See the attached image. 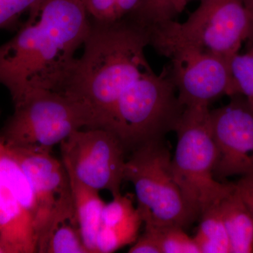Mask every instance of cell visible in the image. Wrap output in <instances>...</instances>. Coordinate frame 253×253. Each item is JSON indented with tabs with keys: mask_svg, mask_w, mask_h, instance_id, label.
Masks as SVG:
<instances>
[{
	"mask_svg": "<svg viewBox=\"0 0 253 253\" xmlns=\"http://www.w3.org/2000/svg\"><path fill=\"white\" fill-rule=\"evenodd\" d=\"M82 0H41L14 38L0 45V84L14 104L36 89L62 90L91 28Z\"/></svg>",
	"mask_w": 253,
	"mask_h": 253,
	"instance_id": "obj_1",
	"label": "cell"
},
{
	"mask_svg": "<svg viewBox=\"0 0 253 253\" xmlns=\"http://www.w3.org/2000/svg\"><path fill=\"white\" fill-rule=\"evenodd\" d=\"M147 30L130 20L91 23L84 52L75 59L61 91L85 105L96 127L107 129L123 91L151 68L145 56Z\"/></svg>",
	"mask_w": 253,
	"mask_h": 253,
	"instance_id": "obj_2",
	"label": "cell"
},
{
	"mask_svg": "<svg viewBox=\"0 0 253 253\" xmlns=\"http://www.w3.org/2000/svg\"><path fill=\"white\" fill-rule=\"evenodd\" d=\"M149 32L150 44L166 56L191 49L230 59L249 39L251 20L242 0H201L184 22L168 20Z\"/></svg>",
	"mask_w": 253,
	"mask_h": 253,
	"instance_id": "obj_3",
	"label": "cell"
},
{
	"mask_svg": "<svg viewBox=\"0 0 253 253\" xmlns=\"http://www.w3.org/2000/svg\"><path fill=\"white\" fill-rule=\"evenodd\" d=\"M210 112L208 106L185 107L174 129L176 146L171 161L173 175L197 216L236 187V184L221 182L214 177L217 150Z\"/></svg>",
	"mask_w": 253,
	"mask_h": 253,
	"instance_id": "obj_4",
	"label": "cell"
},
{
	"mask_svg": "<svg viewBox=\"0 0 253 253\" xmlns=\"http://www.w3.org/2000/svg\"><path fill=\"white\" fill-rule=\"evenodd\" d=\"M184 109L168 71L158 75L150 68L123 91L106 129L117 135L126 151H134L163 141L174 131Z\"/></svg>",
	"mask_w": 253,
	"mask_h": 253,
	"instance_id": "obj_5",
	"label": "cell"
},
{
	"mask_svg": "<svg viewBox=\"0 0 253 253\" xmlns=\"http://www.w3.org/2000/svg\"><path fill=\"white\" fill-rule=\"evenodd\" d=\"M96 127L91 111L63 91L36 89L14 104V112L0 129L9 148L51 152L74 131Z\"/></svg>",
	"mask_w": 253,
	"mask_h": 253,
	"instance_id": "obj_6",
	"label": "cell"
},
{
	"mask_svg": "<svg viewBox=\"0 0 253 253\" xmlns=\"http://www.w3.org/2000/svg\"><path fill=\"white\" fill-rule=\"evenodd\" d=\"M171 161L161 141L134 150L126 161L124 179L134 186L136 208L146 226L184 228L198 217L176 182Z\"/></svg>",
	"mask_w": 253,
	"mask_h": 253,
	"instance_id": "obj_7",
	"label": "cell"
},
{
	"mask_svg": "<svg viewBox=\"0 0 253 253\" xmlns=\"http://www.w3.org/2000/svg\"><path fill=\"white\" fill-rule=\"evenodd\" d=\"M61 161L75 178L96 191L121 194L126 150L116 134L104 128L74 131L60 144Z\"/></svg>",
	"mask_w": 253,
	"mask_h": 253,
	"instance_id": "obj_8",
	"label": "cell"
},
{
	"mask_svg": "<svg viewBox=\"0 0 253 253\" xmlns=\"http://www.w3.org/2000/svg\"><path fill=\"white\" fill-rule=\"evenodd\" d=\"M9 149L26 173L36 198L35 231L38 253H43L55 226L65 219L76 217L69 175L62 161L51 152Z\"/></svg>",
	"mask_w": 253,
	"mask_h": 253,
	"instance_id": "obj_9",
	"label": "cell"
},
{
	"mask_svg": "<svg viewBox=\"0 0 253 253\" xmlns=\"http://www.w3.org/2000/svg\"><path fill=\"white\" fill-rule=\"evenodd\" d=\"M167 57L168 74L184 108L209 106L221 96L238 94L229 59L191 49L174 50Z\"/></svg>",
	"mask_w": 253,
	"mask_h": 253,
	"instance_id": "obj_10",
	"label": "cell"
},
{
	"mask_svg": "<svg viewBox=\"0 0 253 253\" xmlns=\"http://www.w3.org/2000/svg\"><path fill=\"white\" fill-rule=\"evenodd\" d=\"M217 150L214 177L253 174V109L247 101H231L210 112Z\"/></svg>",
	"mask_w": 253,
	"mask_h": 253,
	"instance_id": "obj_11",
	"label": "cell"
},
{
	"mask_svg": "<svg viewBox=\"0 0 253 253\" xmlns=\"http://www.w3.org/2000/svg\"><path fill=\"white\" fill-rule=\"evenodd\" d=\"M38 253L34 217L0 184V253Z\"/></svg>",
	"mask_w": 253,
	"mask_h": 253,
	"instance_id": "obj_12",
	"label": "cell"
},
{
	"mask_svg": "<svg viewBox=\"0 0 253 253\" xmlns=\"http://www.w3.org/2000/svg\"><path fill=\"white\" fill-rule=\"evenodd\" d=\"M231 253H253V216L237 184L218 203Z\"/></svg>",
	"mask_w": 253,
	"mask_h": 253,
	"instance_id": "obj_13",
	"label": "cell"
},
{
	"mask_svg": "<svg viewBox=\"0 0 253 253\" xmlns=\"http://www.w3.org/2000/svg\"><path fill=\"white\" fill-rule=\"evenodd\" d=\"M73 204L83 241L89 253H96V237L101 224L105 202L99 191L84 185L68 173Z\"/></svg>",
	"mask_w": 253,
	"mask_h": 253,
	"instance_id": "obj_14",
	"label": "cell"
},
{
	"mask_svg": "<svg viewBox=\"0 0 253 253\" xmlns=\"http://www.w3.org/2000/svg\"><path fill=\"white\" fill-rule=\"evenodd\" d=\"M0 184L9 190L36 219L37 204L31 184L11 150L0 141Z\"/></svg>",
	"mask_w": 253,
	"mask_h": 253,
	"instance_id": "obj_15",
	"label": "cell"
},
{
	"mask_svg": "<svg viewBox=\"0 0 253 253\" xmlns=\"http://www.w3.org/2000/svg\"><path fill=\"white\" fill-rule=\"evenodd\" d=\"M218 204L201 214V221L194 238L201 253H231L230 244Z\"/></svg>",
	"mask_w": 253,
	"mask_h": 253,
	"instance_id": "obj_16",
	"label": "cell"
},
{
	"mask_svg": "<svg viewBox=\"0 0 253 253\" xmlns=\"http://www.w3.org/2000/svg\"><path fill=\"white\" fill-rule=\"evenodd\" d=\"M143 220L139 211L129 219L111 226H101L96 237V253L116 252L131 246L139 237Z\"/></svg>",
	"mask_w": 253,
	"mask_h": 253,
	"instance_id": "obj_17",
	"label": "cell"
},
{
	"mask_svg": "<svg viewBox=\"0 0 253 253\" xmlns=\"http://www.w3.org/2000/svg\"><path fill=\"white\" fill-rule=\"evenodd\" d=\"M43 253H89L77 217L65 219L55 226L48 236Z\"/></svg>",
	"mask_w": 253,
	"mask_h": 253,
	"instance_id": "obj_18",
	"label": "cell"
},
{
	"mask_svg": "<svg viewBox=\"0 0 253 253\" xmlns=\"http://www.w3.org/2000/svg\"><path fill=\"white\" fill-rule=\"evenodd\" d=\"M151 228L157 236L161 253H201L194 238L176 226H146Z\"/></svg>",
	"mask_w": 253,
	"mask_h": 253,
	"instance_id": "obj_19",
	"label": "cell"
},
{
	"mask_svg": "<svg viewBox=\"0 0 253 253\" xmlns=\"http://www.w3.org/2000/svg\"><path fill=\"white\" fill-rule=\"evenodd\" d=\"M229 63L238 94L244 95L253 109V48L244 54H234Z\"/></svg>",
	"mask_w": 253,
	"mask_h": 253,
	"instance_id": "obj_20",
	"label": "cell"
},
{
	"mask_svg": "<svg viewBox=\"0 0 253 253\" xmlns=\"http://www.w3.org/2000/svg\"><path fill=\"white\" fill-rule=\"evenodd\" d=\"M41 0H0V29L16 27L21 15Z\"/></svg>",
	"mask_w": 253,
	"mask_h": 253,
	"instance_id": "obj_21",
	"label": "cell"
},
{
	"mask_svg": "<svg viewBox=\"0 0 253 253\" xmlns=\"http://www.w3.org/2000/svg\"><path fill=\"white\" fill-rule=\"evenodd\" d=\"M93 22L111 24L120 22L117 14L118 0H82Z\"/></svg>",
	"mask_w": 253,
	"mask_h": 253,
	"instance_id": "obj_22",
	"label": "cell"
},
{
	"mask_svg": "<svg viewBox=\"0 0 253 253\" xmlns=\"http://www.w3.org/2000/svg\"><path fill=\"white\" fill-rule=\"evenodd\" d=\"M191 1L193 0H150L149 8L158 21H168L180 14Z\"/></svg>",
	"mask_w": 253,
	"mask_h": 253,
	"instance_id": "obj_23",
	"label": "cell"
},
{
	"mask_svg": "<svg viewBox=\"0 0 253 253\" xmlns=\"http://www.w3.org/2000/svg\"><path fill=\"white\" fill-rule=\"evenodd\" d=\"M129 253H161L157 236L151 228L145 226L144 232L131 245Z\"/></svg>",
	"mask_w": 253,
	"mask_h": 253,
	"instance_id": "obj_24",
	"label": "cell"
},
{
	"mask_svg": "<svg viewBox=\"0 0 253 253\" xmlns=\"http://www.w3.org/2000/svg\"><path fill=\"white\" fill-rule=\"evenodd\" d=\"M238 187L242 194L243 197L249 206L250 211L252 212L253 216V189L246 182L244 179H241L237 184Z\"/></svg>",
	"mask_w": 253,
	"mask_h": 253,
	"instance_id": "obj_25",
	"label": "cell"
},
{
	"mask_svg": "<svg viewBox=\"0 0 253 253\" xmlns=\"http://www.w3.org/2000/svg\"><path fill=\"white\" fill-rule=\"evenodd\" d=\"M243 2L249 12L251 20V33H250L249 41L253 42V0H242Z\"/></svg>",
	"mask_w": 253,
	"mask_h": 253,
	"instance_id": "obj_26",
	"label": "cell"
},
{
	"mask_svg": "<svg viewBox=\"0 0 253 253\" xmlns=\"http://www.w3.org/2000/svg\"><path fill=\"white\" fill-rule=\"evenodd\" d=\"M242 179L253 189V174L252 175L244 176Z\"/></svg>",
	"mask_w": 253,
	"mask_h": 253,
	"instance_id": "obj_27",
	"label": "cell"
}]
</instances>
